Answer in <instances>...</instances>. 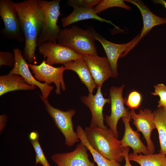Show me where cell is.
I'll use <instances>...</instances> for the list:
<instances>
[{"label":"cell","mask_w":166,"mask_h":166,"mask_svg":"<svg viewBox=\"0 0 166 166\" xmlns=\"http://www.w3.org/2000/svg\"><path fill=\"white\" fill-rule=\"evenodd\" d=\"M155 4H160L166 8V2L164 0H155L153 1Z\"/></svg>","instance_id":"cell-33"},{"label":"cell","mask_w":166,"mask_h":166,"mask_svg":"<svg viewBox=\"0 0 166 166\" xmlns=\"http://www.w3.org/2000/svg\"><path fill=\"white\" fill-rule=\"evenodd\" d=\"M83 59L89 68L97 87L102 86L104 82L113 77L108 58L96 55H83Z\"/></svg>","instance_id":"cell-15"},{"label":"cell","mask_w":166,"mask_h":166,"mask_svg":"<svg viewBox=\"0 0 166 166\" xmlns=\"http://www.w3.org/2000/svg\"><path fill=\"white\" fill-rule=\"evenodd\" d=\"M155 91L151 94L155 96L158 95L160 97L158 101V108L163 107L166 103V85L163 84H157L154 86Z\"/></svg>","instance_id":"cell-28"},{"label":"cell","mask_w":166,"mask_h":166,"mask_svg":"<svg viewBox=\"0 0 166 166\" xmlns=\"http://www.w3.org/2000/svg\"><path fill=\"white\" fill-rule=\"evenodd\" d=\"M163 108H164L165 109H166V104L164 105V106L163 107Z\"/></svg>","instance_id":"cell-34"},{"label":"cell","mask_w":166,"mask_h":166,"mask_svg":"<svg viewBox=\"0 0 166 166\" xmlns=\"http://www.w3.org/2000/svg\"><path fill=\"white\" fill-rule=\"evenodd\" d=\"M39 53L46 57V63L52 65L64 63L71 61L82 58L83 55L57 43L48 41L38 47Z\"/></svg>","instance_id":"cell-9"},{"label":"cell","mask_w":166,"mask_h":166,"mask_svg":"<svg viewBox=\"0 0 166 166\" xmlns=\"http://www.w3.org/2000/svg\"><path fill=\"white\" fill-rule=\"evenodd\" d=\"M142 100L140 93L136 91H133L129 94L127 98H124V104L131 109H134L139 107Z\"/></svg>","instance_id":"cell-27"},{"label":"cell","mask_w":166,"mask_h":166,"mask_svg":"<svg viewBox=\"0 0 166 166\" xmlns=\"http://www.w3.org/2000/svg\"><path fill=\"white\" fill-rule=\"evenodd\" d=\"M88 148L81 142L73 151L56 153L51 157L57 166H96L89 158Z\"/></svg>","instance_id":"cell-13"},{"label":"cell","mask_w":166,"mask_h":166,"mask_svg":"<svg viewBox=\"0 0 166 166\" xmlns=\"http://www.w3.org/2000/svg\"><path fill=\"white\" fill-rule=\"evenodd\" d=\"M29 136L30 140H33L38 138V135L37 132H33L30 133Z\"/></svg>","instance_id":"cell-32"},{"label":"cell","mask_w":166,"mask_h":166,"mask_svg":"<svg viewBox=\"0 0 166 166\" xmlns=\"http://www.w3.org/2000/svg\"><path fill=\"white\" fill-rule=\"evenodd\" d=\"M130 161H135L140 166H166V155L160 152L158 154L136 155L129 154Z\"/></svg>","instance_id":"cell-23"},{"label":"cell","mask_w":166,"mask_h":166,"mask_svg":"<svg viewBox=\"0 0 166 166\" xmlns=\"http://www.w3.org/2000/svg\"><path fill=\"white\" fill-rule=\"evenodd\" d=\"M73 8V10L70 14L63 18L61 19L62 25L64 27L79 21L89 19H94L102 22H105L110 24L116 29L121 30L111 21L99 16L93 9H89L76 7Z\"/></svg>","instance_id":"cell-20"},{"label":"cell","mask_w":166,"mask_h":166,"mask_svg":"<svg viewBox=\"0 0 166 166\" xmlns=\"http://www.w3.org/2000/svg\"><path fill=\"white\" fill-rule=\"evenodd\" d=\"M63 65L65 70L75 72L81 82L87 87L89 94H93L96 86L89 69L83 58L68 61Z\"/></svg>","instance_id":"cell-19"},{"label":"cell","mask_w":166,"mask_h":166,"mask_svg":"<svg viewBox=\"0 0 166 166\" xmlns=\"http://www.w3.org/2000/svg\"><path fill=\"white\" fill-rule=\"evenodd\" d=\"M25 39L23 56L30 64H37V41L43 26L44 16L39 0H26L14 3Z\"/></svg>","instance_id":"cell-1"},{"label":"cell","mask_w":166,"mask_h":166,"mask_svg":"<svg viewBox=\"0 0 166 166\" xmlns=\"http://www.w3.org/2000/svg\"><path fill=\"white\" fill-rule=\"evenodd\" d=\"M15 63V58L14 53L8 51H0V67L3 65L14 67Z\"/></svg>","instance_id":"cell-29"},{"label":"cell","mask_w":166,"mask_h":166,"mask_svg":"<svg viewBox=\"0 0 166 166\" xmlns=\"http://www.w3.org/2000/svg\"><path fill=\"white\" fill-rule=\"evenodd\" d=\"M131 119L133 120V123L137 128V131L143 134L147 144V148L150 154H154L155 146L151 138L152 130L156 128L154 122L153 112L148 109H140L138 114L134 109L130 112Z\"/></svg>","instance_id":"cell-11"},{"label":"cell","mask_w":166,"mask_h":166,"mask_svg":"<svg viewBox=\"0 0 166 166\" xmlns=\"http://www.w3.org/2000/svg\"><path fill=\"white\" fill-rule=\"evenodd\" d=\"M119 7L131 10L130 7L127 5L122 0H102L93 9L97 14L113 7Z\"/></svg>","instance_id":"cell-24"},{"label":"cell","mask_w":166,"mask_h":166,"mask_svg":"<svg viewBox=\"0 0 166 166\" xmlns=\"http://www.w3.org/2000/svg\"><path fill=\"white\" fill-rule=\"evenodd\" d=\"M30 141L36 154L35 165L39 164L42 166H51L45 156L39 142L38 138Z\"/></svg>","instance_id":"cell-25"},{"label":"cell","mask_w":166,"mask_h":166,"mask_svg":"<svg viewBox=\"0 0 166 166\" xmlns=\"http://www.w3.org/2000/svg\"><path fill=\"white\" fill-rule=\"evenodd\" d=\"M130 117L122 118L125 130L124 136L120 140L122 147L123 148L130 147L133 150L132 154L136 155L142 154H150L147 147L140 140V134L137 131L133 130L131 127L130 121Z\"/></svg>","instance_id":"cell-17"},{"label":"cell","mask_w":166,"mask_h":166,"mask_svg":"<svg viewBox=\"0 0 166 166\" xmlns=\"http://www.w3.org/2000/svg\"><path fill=\"white\" fill-rule=\"evenodd\" d=\"M36 86L28 84L20 75L9 73L0 76V96L9 92L35 89Z\"/></svg>","instance_id":"cell-18"},{"label":"cell","mask_w":166,"mask_h":166,"mask_svg":"<svg viewBox=\"0 0 166 166\" xmlns=\"http://www.w3.org/2000/svg\"><path fill=\"white\" fill-rule=\"evenodd\" d=\"M29 66L34 74L35 78L38 81L44 82L49 85L52 82L56 86L55 93L59 95L61 89L66 90V86L63 77L64 71L65 70L64 66L55 67L46 63L44 59L38 65L29 64Z\"/></svg>","instance_id":"cell-7"},{"label":"cell","mask_w":166,"mask_h":166,"mask_svg":"<svg viewBox=\"0 0 166 166\" xmlns=\"http://www.w3.org/2000/svg\"><path fill=\"white\" fill-rule=\"evenodd\" d=\"M13 53L15 57V63L13 68L9 73L18 74L22 76L29 84L37 86L41 91L42 97L48 99L54 86L48 85L45 83H42L33 77L29 69V64L26 62L20 49L18 48H14Z\"/></svg>","instance_id":"cell-10"},{"label":"cell","mask_w":166,"mask_h":166,"mask_svg":"<svg viewBox=\"0 0 166 166\" xmlns=\"http://www.w3.org/2000/svg\"><path fill=\"white\" fill-rule=\"evenodd\" d=\"M129 149V147H127L124 148L123 150V154L125 162V166H132L130 163L128 158Z\"/></svg>","instance_id":"cell-30"},{"label":"cell","mask_w":166,"mask_h":166,"mask_svg":"<svg viewBox=\"0 0 166 166\" xmlns=\"http://www.w3.org/2000/svg\"><path fill=\"white\" fill-rule=\"evenodd\" d=\"M153 113L154 122L159 135L160 152L166 155V109L159 108Z\"/></svg>","instance_id":"cell-22"},{"label":"cell","mask_w":166,"mask_h":166,"mask_svg":"<svg viewBox=\"0 0 166 166\" xmlns=\"http://www.w3.org/2000/svg\"><path fill=\"white\" fill-rule=\"evenodd\" d=\"M101 0H68L66 4L73 8L76 7L93 9L94 6L97 5Z\"/></svg>","instance_id":"cell-26"},{"label":"cell","mask_w":166,"mask_h":166,"mask_svg":"<svg viewBox=\"0 0 166 166\" xmlns=\"http://www.w3.org/2000/svg\"><path fill=\"white\" fill-rule=\"evenodd\" d=\"M76 132L81 142L87 147L98 166H121L119 162L108 159L93 149L89 143L85 131L81 126H77Z\"/></svg>","instance_id":"cell-21"},{"label":"cell","mask_w":166,"mask_h":166,"mask_svg":"<svg viewBox=\"0 0 166 166\" xmlns=\"http://www.w3.org/2000/svg\"><path fill=\"white\" fill-rule=\"evenodd\" d=\"M89 29L94 39L99 42L103 47L111 66L113 77H116L118 75L117 61L118 58L123 53L128 50L139 36L140 34L131 41L119 44L107 41L93 29Z\"/></svg>","instance_id":"cell-12"},{"label":"cell","mask_w":166,"mask_h":166,"mask_svg":"<svg viewBox=\"0 0 166 166\" xmlns=\"http://www.w3.org/2000/svg\"><path fill=\"white\" fill-rule=\"evenodd\" d=\"M60 1V0H39L43 12L44 20L42 29L37 38V47L48 41L57 42L61 30L57 25L58 18L61 14Z\"/></svg>","instance_id":"cell-4"},{"label":"cell","mask_w":166,"mask_h":166,"mask_svg":"<svg viewBox=\"0 0 166 166\" xmlns=\"http://www.w3.org/2000/svg\"><path fill=\"white\" fill-rule=\"evenodd\" d=\"M124 86V85L120 87L113 86L110 88L111 113L110 116H106L105 119L109 129L117 139L118 136L117 125L119 120L130 116L128 109L124 106V98L122 96Z\"/></svg>","instance_id":"cell-8"},{"label":"cell","mask_w":166,"mask_h":166,"mask_svg":"<svg viewBox=\"0 0 166 166\" xmlns=\"http://www.w3.org/2000/svg\"><path fill=\"white\" fill-rule=\"evenodd\" d=\"M92 32L76 26L61 30L58 44L82 55H97V48Z\"/></svg>","instance_id":"cell-3"},{"label":"cell","mask_w":166,"mask_h":166,"mask_svg":"<svg viewBox=\"0 0 166 166\" xmlns=\"http://www.w3.org/2000/svg\"><path fill=\"white\" fill-rule=\"evenodd\" d=\"M101 86L97 87L95 95L89 94L87 96H82L81 97L82 102L89 109L92 114L91 125L102 128L106 126L104 123L105 119L103 111L105 104L110 102V98H105L101 92Z\"/></svg>","instance_id":"cell-14"},{"label":"cell","mask_w":166,"mask_h":166,"mask_svg":"<svg viewBox=\"0 0 166 166\" xmlns=\"http://www.w3.org/2000/svg\"><path fill=\"white\" fill-rule=\"evenodd\" d=\"M125 1L134 4L138 8L143 19V27L141 30L139 36L128 50L121 55V57H122L124 56L131 49L133 48L140 40L150 31L153 27L166 24V18H161L154 14L141 0H126Z\"/></svg>","instance_id":"cell-16"},{"label":"cell","mask_w":166,"mask_h":166,"mask_svg":"<svg viewBox=\"0 0 166 166\" xmlns=\"http://www.w3.org/2000/svg\"><path fill=\"white\" fill-rule=\"evenodd\" d=\"M14 3L10 0H0V16L4 25L1 32L6 38L22 43L25 38Z\"/></svg>","instance_id":"cell-6"},{"label":"cell","mask_w":166,"mask_h":166,"mask_svg":"<svg viewBox=\"0 0 166 166\" xmlns=\"http://www.w3.org/2000/svg\"><path fill=\"white\" fill-rule=\"evenodd\" d=\"M39 96L43 102L48 113L53 120L55 124L64 136L65 145L71 147L80 141L73 129L72 118L76 113L74 109L64 111L55 108L49 103L48 99Z\"/></svg>","instance_id":"cell-5"},{"label":"cell","mask_w":166,"mask_h":166,"mask_svg":"<svg viewBox=\"0 0 166 166\" xmlns=\"http://www.w3.org/2000/svg\"><path fill=\"white\" fill-rule=\"evenodd\" d=\"M85 130L89 143L96 151L109 160L119 163L123 161L124 148L109 128L90 124Z\"/></svg>","instance_id":"cell-2"},{"label":"cell","mask_w":166,"mask_h":166,"mask_svg":"<svg viewBox=\"0 0 166 166\" xmlns=\"http://www.w3.org/2000/svg\"><path fill=\"white\" fill-rule=\"evenodd\" d=\"M7 120L6 116L5 115H2L0 116V131H2L4 126Z\"/></svg>","instance_id":"cell-31"}]
</instances>
